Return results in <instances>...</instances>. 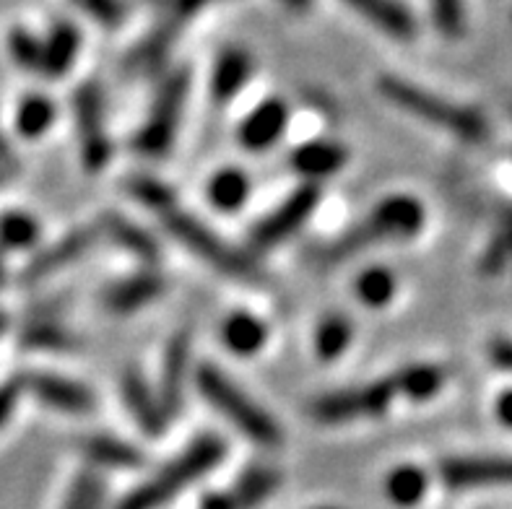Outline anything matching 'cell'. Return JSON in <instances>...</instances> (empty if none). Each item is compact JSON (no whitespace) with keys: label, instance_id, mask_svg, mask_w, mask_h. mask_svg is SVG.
I'll return each mask as SVG.
<instances>
[{"label":"cell","instance_id":"obj_45","mask_svg":"<svg viewBox=\"0 0 512 509\" xmlns=\"http://www.w3.org/2000/svg\"><path fill=\"white\" fill-rule=\"evenodd\" d=\"M281 3H286V6L294 8V11H305V8L310 6L312 0H281Z\"/></svg>","mask_w":512,"mask_h":509},{"label":"cell","instance_id":"obj_10","mask_svg":"<svg viewBox=\"0 0 512 509\" xmlns=\"http://www.w3.org/2000/svg\"><path fill=\"white\" fill-rule=\"evenodd\" d=\"M442 481L453 489L468 486L512 484V460L502 458H453L440 465Z\"/></svg>","mask_w":512,"mask_h":509},{"label":"cell","instance_id":"obj_37","mask_svg":"<svg viewBox=\"0 0 512 509\" xmlns=\"http://www.w3.org/2000/svg\"><path fill=\"white\" fill-rule=\"evenodd\" d=\"M398 393L396 380H377L372 385L362 387V400L367 416H383L385 408L390 406L393 395Z\"/></svg>","mask_w":512,"mask_h":509},{"label":"cell","instance_id":"obj_15","mask_svg":"<svg viewBox=\"0 0 512 509\" xmlns=\"http://www.w3.org/2000/svg\"><path fill=\"white\" fill-rule=\"evenodd\" d=\"M190 359V336L182 330L172 336L162 361V382H159V400H162L164 413L175 416L182 408V390H185V374H188Z\"/></svg>","mask_w":512,"mask_h":509},{"label":"cell","instance_id":"obj_9","mask_svg":"<svg viewBox=\"0 0 512 509\" xmlns=\"http://www.w3.org/2000/svg\"><path fill=\"white\" fill-rule=\"evenodd\" d=\"M102 237L97 224L84 226V229H76V232L60 237L55 245L45 247V250H37L29 260V265L21 273V281L24 284H37V281H45V278L55 276V273L65 271L68 265L78 263L81 258H86L94 245H97Z\"/></svg>","mask_w":512,"mask_h":509},{"label":"cell","instance_id":"obj_46","mask_svg":"<svg viewBox=\"0 0 512 509\" xmlns=\"http://www.w3.org/2000/svg\"><path fill=\"white\" fill-rule=\"evenodd\" d=\"M320 509H331V507H320Z\"/></svg>","mask_w":512,"mask_h":509},{"label":"cell","instance_id":"obj_13","mask_svg":"<svg viewBox=\"0 0 512 509\" xmlns=\"http://www.w3.org/2000/svg\"><path fill=\"white\" fill-rule=\"evenodd\" d=\"M164 289H167V281L159 273H138V276L107 286L102 291V307L112 315H128V312L141 310L143 304L154 302L156 297H162Z\"/></svg>","mask_w":512,"mask_h":509},{"label":"cell","instance_id":"obj_31","mask_svg":"<svg viewBox=\"0 0 512 509\" xmlns=\"http://www.w3.org/2000/svg\"><path fill=\"white\" fill-rule=\"evenodd\" d=\"M442 382H445V372L432 364H416V367L403 369L396 377L398 393L409 395L414 400H429L432 395L440 393Z\"/></svg>","mask_w":512,"mask_h":509},{"label":"cell","instance_id":"obj_4","mask_svg":"<svg viewBox=\"0 0 512 509\" xmlns=\"http://www.w3.org/2000/svg\"><path fill=\"white\" fill-rule=\"evenodd\" d=\"M162 219L172 237L180 239L190 252H195L203 263H208L219 273H224L229 278H237V281H247V284L263 281V273H260V268L253 260L245 258L242 252L232 250L227 242H221L214 232H208L201 221H195L193 216L182 213L180 208L167 211Z\"/></svg>","mask_w":512,"mask_h":509},{"label":"cell","instance_id":"obj_8","mask_svg":"<svg viewBox=\"0 0 512 509\" xmlns=\"http://www.w3.org/2000/svg\"><path fill=\"white\" fill-rule=\"evenodd\" d=\"M318 200V187H299L297 193H292L284 200V206H279L273 213H268L266 219L260 221L253 232H250V247H253V250H271L273 245H279V242L292 237L299 226L310 219V213L315 211Z\"/></svg>","mask_w":512,"mask_h":509},{"label":"cell","instance_id":"obj_16","mask_svg":"<svg viewBox=\"0 0 512 509\" xmlns=\"http://www.w3.org/2000/svg\"><path fill=\"white\" fill-rule=\"evenodd\" d=\"M120 387H123L125 406H128L130 416L136 419V424L149 437H159L164 432V424H167V413L162 408V400L154 398L151 387L138 374V369H128L120 380Z\"/></svg>","mask_w":512,"mask_h":509},{"label":"cell","instance_id":"obj_14","mask_svg":"<svg viewBox=\"0 0 512 509\" xmlns=\"http://www.w3.org/2000/svg\"><path fill=\"white\" fill-rule=\"evenodd\" d=\"M370 219L383 232V239H409L422 232L424 208L419 200L409 195H393L377 203Z\"/></svg>","mask_w":512,"mask_h":509},{"label":"cell","instance_id":"obj_11","mask_svg":"<svg viewBox=\"0 0 512 509\" xmlns=\"http://www.w3.org/2000/svg\"><path fill=\"white\" fill-rule=\"evenodd\" d=\"M286 123H289V107L284 99H266L242 120L237 138L245 149L266 151L284 136Z\"/></svg>","mask_w":512,"mask_h":509},{"label":"cell","instance_id":"obj_29","mask_svg":"<svg viewBox=\"0 0 512 509\" xmlns=\"http://www.w3.org/2000/svg\"><path fill=\"white\" fill-rule=\"evenodd\" d=\"M104 499H107L104 478L97 471L84 468L71 481V489L65 494L60 509H104Z\"/></svg>","mask_w":512,"mask_h":509},{"label":"cell","instance_id":"obj_41","mask_svg":"<svg viewBox=\"0 0 512 509\" xmlns=\"http://www.w3.org/2000/svg\"><path fill=\"white\" fill-rule=\"evenodd\" d=\"M489 356L500 369H512V343L497 341L489 348Z\"/></svg>","mask_w":512,"mask_h":509},{"label":"cell","instance_id":"obj_44","mask_svg":"<svg viewBox=\"0 0 512 509\" xmlns=\"http://www.w3.org/2000/svg\"><path fill=\"white\" fill-rule=\"evenodd\" d=\"M505 242H507V250L512 252V208L505 219Z\"/></svg>","mask_w":512,"mask_h":509},{"label":"cell","instance_id":"obj_19","mask_svg":"<svg viewBox=\"0 0 512 509\" xmlns=\"http://www.w3.org/2000/svg\"><path fill=\"white\" fill-rule=\"evenodd\" d=\"M78 450L89 463L104 465V468H136L143 463L136 447L107 434H89L78 442Z\"/></svg>","mask_w":512,"mask_h":509},{"label":"cell","instance_id":"obj_34","mask_svg":"<svg viewBox=\"0 0 512 509\" xmlns=\"http://www.w3.org/2000/svg\"><path fill=\"white\" fill-rule=\"evenodd\" d=\"M11 55L13 60L26 68V71H39L42 73V60H45V42L42 39L34 37L32 32H26V29H13L11 32Z\"/></svg>","mask_w":512,"mask_h":509},{"label":"cell","instance_id":"obj_21","mask_svg":"<svg viewBox=\"0 0 512 509\" xmlns=\"http://www.w3.org/2000/svg\"><path fill=\"white\" fill-rule=\"evenodd\" d=\"M55 102L45 94H26L13 110V130L26 141H37L55 125Z\"/></svg>","mask_w":512,"mask_h":509},{"label":"cell","instance_id":"obj_33","mask_svg":"<svg viewBox=\"0 0 512 509\" xmlns=\"http://www.w3.org/2000/svg\"><path fill=\"white\" fill-rule=\"evenodd\" d=\"M354 289H357L359 302L367 307H385L396 294V276L388 268H367L359 273Z\"/></svg>","mask_w":512,"mask_h":509},{"label":"cell","instance_id":"obj_27","mask_svg":"<svg viewBox=\"0 0 512 509\" xmlns=\"http://www.w3.org/2000/svg\"><path fill=\"white\" fill-rule=\"evenodd\" d=\"M427 486L429 478L416 465H401L385 481V491L398 507H414V504L422 502L424 494H427Z\"/></svg>","mask_w":512,"mask_h":509},{"label":"cell","instance_id":"obj_20","mask_svg":"<svg viewBox=\"0 0 512 509\" xmlns=\"http://www.w3.org/2000/svg\"><path fill=\"white\" fill-rule=\"evenodd\" d=\"M97 226L104 239H110V242L120 245L123 250H128L130 255H136V258L146 260V263H154V260L159 258V247H156L154 239L143 232V229L130 224L128 219H123V216H117V213H104Z\"/></svg>","mask_w":512,"mask_h":509},{"label":"cell","instance_id":"obj_32","mask_svg":"<svg viewBox=\"0 0 512 509\" xmlns=\"http://www.w3.org/2000/svg\"><path fill=\"white\" fill-rule=\"evenodd\" d=\"M276 486H279V473L268 471V468H253L240 478L232 497L240 504V509H253L260 502H266Z\"/></svg>","mask_w":512,"mask_h":509},{"label":"cell","instance_id":"obj_6","mask_svg":"<svg viewBox=\"0 0 512 509\" xmlns=\"http://www.w3.org/2000/svg\"><path fill=\"white\" fill-rule=\"evenodd\" d=\"M73 115H76L78 123L84 167L89 172H99L110 162L112 146L107 130H104V104L97 84L78 86L76 94H73Z\"/></svg>","mask_w":512,"mask_h":509},{"label":"cell","instance_id":"obj_24","mask_svg":"<svg viewBox=\"0 0 512 509\" xmlns=\"http://www.w3.org/2000/svg\"><path fill=\"white\" fill-rule=\"evenodd\" d=\"M81 47V34L73 24H60L52 26L50 37L45 39V60H42V73L50 78H60L68 68L73 65Z\"/></svg>","mask_w":512,"mask_h":509},{"label":"cell","instance_id":"obj_43","mask_svg":"<svg viewBox=\"0 0 512 509\" xmlns=\"http://www.w3.org/2000/svg\"><path fill=\"white\" fill-rule=\"evenodd\" d=\"M497 416H500L502 424L512 429V390H505V393L497 398Z\"/></svg>","mask_w":512,"mask_h":509},{"label":"cell","instance_id":"obj_26","mask_svg":"<svg viewBox=\"0 0 512 509\" xmlns=\"http://www.w3.org/2000/svg\"><path fill=\"white\" fill-rule=\"evenodd\" d=\"M247 195H250V180L240 169H221L219 174L211 177V185H208V200L219 211H240Z\"/></svg>","mask_w":512,"mask_h":509},{"label":"cell","instance_id":"obj_5","mask_svg":"<svg viewBox=\"0 0 512 509\" xmlns=\"http://www.w3.org/2000/svg\"><path fill=\"white\" fill-rule=\"evenodd\" d=\"M190 91V71L188 68H180L175 71L167 81H162L159 91H156L154 107H151V115L146 120L141 130H138L136 146L141 154L146 156H162L167 154V149L175 141L177 125H180L182 110H185V99H188Z\"/></svg>","mask_w":512,"mask_h":509},{"label":"cell","instance_id":"obj_35","mask_svg":"<svg viewBox=\"0 0 512 509\" xmlns=\"http://www.w3.org/2000/svg\"><path fill=\"white\" fill-rule=\"evenodd\" d=\"M128 193L133 195V198L141 200L143 206H149L154 208V211L162 213V216L167 211H172V208H177L172 190H169L167 185H162V182L151 180V177H136V180H130Z\"/></svg>","mask_w":512,"mask_h":509},{"label":"cell","instance_id":"obj_1","mask_svg":"<svg viewBox=\"0 0 512 509\" xmlns=\"http://www.w3.org/2000/svg\"><path fill=\"white\" fill-rule=\"evenodd\" d=\"M377 89L385 99H390L409 115L419 117L429 125H437L442 130H450L453 136L463 138V141H484L487 138V120L476 110L445 102V99L435 97V94H429V91L396 76H380Z\"/></svg>","mask_w":512,"mask_h":509},{"label":"cell","instance_id":"obj_7","mask_svg":"<svg viewBox=\"0 0 512 509\" xmlns=\"http://www.w3.org/2000/svg\"><path fill=\"white\" fill-rule=\"evenodd\" d=\"M21 385H24V395L34 398L39 406L52 408V411L68 413V416H84L91 408L97 406V400L91 395L86 385L68 377L52 372H24L19 374Z\"/></svg>","mask_w":512,"mask_h":509},{"label":"cell","instance_id":"obj_40","mask_svg":"<svg viewBox=\"0 0 512 509\" xmlns=\"http://www.w3.org/2000/svg\"><path fill=\"white\" fill-rule=\"evenodd\" d=\"M507 255H510V250H507V242L505 237H500L497 242H494V247H489L487 250V258H484V271L489 273H497L505 265Z\"/></svg>","mask_w":512,"mask_h":509},{"label":"cell","instance_id":"obj_17","mask_svg":"<svg viewBox=\"0 0 512 509\" xmlns=\"http://www.w3.org/2000/svg\"><path fill=\"white\" fill-rule=\"evenodd\" d=\"M255 71L253 55L242 47H224L216 55L214 71H211V94L216 102L227 104L247 86Z\"/></svg>","mask_w":512,"mask_h":509},{"label":"cell","instance_id":"obj_36","mask_svg":"<svg viewBox=\"0 0 512 509\" xmlns=\"http://www.w3.org/2000/svg\"><path fill=\"white\" fill-rule=\"evenodd\" d=\"M432 21L448 39H458L466 26V6L463 0H429Z\"/></svg>","mask_w":512,"mask_h":509},{"label":"cell","instance_id":"obj_22","mask_svg":"<svg viewBox=\"0 0 512 509\" xmlns=\"http://www.w3.org/2000/svg\"><path fill=\"white\" fill-rule=\"evenodd\" d=\"M19 346L26 351H73L78 346L76 336L65 330L55 317L34 315L19 330Z\"/></svg>","mask_w":512,"mask_h":509},{"label":"cell","instance_id":"obj_39","mask_svg":"<svg viewBox=\"0 0 512 509\" xmlns=\"http://www.w3.org/2000/svg\"><path fill=\"white\" fill-rule=\"evenodd\" d=\"M78 6L107 26H117L125 19L123 0H78Z\"/></svg>","mask_w":512,"mask_h":509},{"label":"cell","instance_id":"obj_3","mask_svg":"<svg viewBox=\"0 0 512 509\" xmlns=\"http://www.w3.org/2000/svg\"><path fill=\"white\" fill-rule=\"evenodd\" d=\"M195 382H198V390L203 393V398H206L216 411L224 413V416H227L237 429H242L253 442L268 447L279 445L281 429L276 426V421H273L263 408L255 406L253 400L247 398L242 390H237V387L232 385V380L224 377L221 369L211 367V364H203V367L198 369Z\"/></svg>","mask_w":512,"mask_h":509},{"label":"cell","instance_id":"obj_38","mask_svg":"<svg viewBox=\"0 0 512 509\" xmlns=\"http://www.w3.org/2000/svg\"><path fill=\"white\" fill-rule=\"evenodd\" d=\"M21 398H26V395H24V385H21L19 377L0 382V432H3V429H6V426L13 421Z\"/></svg>","mask_w":512,"mask_h":509},{"label":"cell","instance_id":"obj_12","mask_svg":"<svg viewBox=\"0 0 512 509\" xmlns=\"http://www.w3.org/2000/svg\"><path fill=\"white\" fill-rule=\"evenodd\" d=\"M354 13H359L377 32L388 34L398 42H411L416 37V19L401 0H344Z\"/></svg>","mask_w":512,"mask_h":509},{"label":"cell","instance_id":"obj_42","mask_svg":"<svg viewBox=\"0 0 512 509\" xmlns=\"http://www.w3.org/2000/svg\"><path fill=\"white\" fill-rule=\"evenodd\" d=\"M201 509H240L232 494H208Z\"/></svg>","mask_w":512,"mask_h":509},{"label":"cell","instance_id":"obj_23","mask_svg":"<svg viewBox=\"0 0 512 509\" xmlns=\"http://www.w3.org/2000/svg\"><path fill=\"white\" fill-rule=\"evenodd\" d=\"M221 338L232 348L234 354L240 356H253L258 354L260 348L266 346L268 341V328L263 320L247 312H234L224 320L221 325Z\"/></svg>","mask_w":512,"mask_h":509},{"label":"cell","instance_id":"obj_30","mask_svg":"<svg viewBox=\"0 0 512 509\" xmlns=\"http://www.w3.org/2000/svg\"><path fill=\"white\" fill-rule=\"evenodd\" d=\"M351 336H354V330H351L349 317L328 315L315 330V351L323 361L338 359L349 348Z\"/></svg>","mask_w":512,"mask_h":509},{"label":"cell","instance_id":"obj_18","mask_svg":"<svg viewBox=\"0 0 512 509\" xmlns=\"http://www.w3.org/2000/svg\"><path fill=\"white\" fill-rule=\"evenodd\" d=\"M349 154L344 146L333 141H310L302 143L292 154L294 172L305 174V177H328L344 167Z\"/></svg>","mask_w":512,"mask_h":509},{"label":"cell","instance_id":"obj_2","mask_svg":"<svg viewBox=\"0 0 512 509\" xmlns=\"http://www.w3.org/2000/svg\"><path fill=\"white\" fill-rule=\"evenodd\" d=\"M227 452V445L216 437H201L195 439L188 450L182 452L180 460L169 463L154 481L143 484L141 489L130 491L123 502L117 504L115 509H159L175 499L182 489H188L193 481L208 473L216 463H221Z\"/></svg>","mask_w":512,"mask_h":509},{"label":"cell","instance_id":"obj_28","mask_svg":"<svg viewBox=\"0 0 512 509\" xmlns=\"http://www.w3.org/2000/svg\"><path fill=\"white\" fill-rule=\"evenodd\" d=\"M312 416L323 424H341V421L362 419L364 411L362 390H349V393H333L312 403Z\"/></svg>","mask_w":512,"mask_h":509},{"label":"cell","instance_id":"obj_25","mask_svg":"<svg viewBox=\"0 0 512 509\" xmlns=\"http://www.w3.org/2000/svg\"><path fill=\"white\" fill-rule=\"evenodd\" d=\"M42 229L32 213L8 208L0 211V252H26L39 245Z\"/></svg>","mask_w":512,"mask_h":509}]
</instances>
